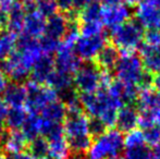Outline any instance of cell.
Listing matches in <instances>:
<instances>
[{
  "label": "cell",
  "instance_id": "obj_1",
  "mask_svg": "<svg viewBox=\"0 0 160 159\" xmlns=\"http://www.w3.org/2000/svg\"><path fill=\"white\" fill-rule=\"evenodd\" d=\"M80 104L91 118H97L107 127L116 125L119 109L123 102L108 87H101L95 93H80Z\"/></svg>",
  "mask_w": 160,
  "mask_h": 159
},
{
  "label": "cell",
  "instance_id": "obj_2",
  "mask_svg": "<svg viewBox=\"0 0 160 159\" xmlns=\"http://www.w3.org/2000/svg\"><path fill=\"white\" fill-rule=\"evenodd\" d=\"M64 137L71 154H87L93 137L89 134V119L82 111L68 113L63 121Z\"/></svg>",
  "mask_w": 160,
  "mask_h": 159
},
{
  "label": "cell",
  "instance_id": "obj_3",
  "mask_svg": "<svg viewBox=\"0 0 160 159\" xmlns=\"http://www.w3.org/2000/svg\"><path fill=\"white\" fill-rule=\"evenodd\" d=\"M117 81L138 88L152 85V77L145 71L141 57L134 52H122L114 67Z\"/></svg>",
  "mask_w": 160,
  "mask_h": 159
},
{
  "label": "cell",
  "instance_id": "obj_4",
  "mask_svg": "<svg viewBox=\"0 0 160 159\" xmlns=\"http://www.w3.org/2000/svg\"><path fill=\"white\" fill-rule=\"evenodd\" d=\"M124 149V136L118 129H109L96 138L87 152L88 159L119 158Z\"/></svg>",
  "mask_w": 160,
  "mask_h": 159
},
{
  "label": "cell",
  "instance_id": "obj_5",
  "mask_svg": "<svg viewBox=\"0 0 160 159\" xmlns=\"http://www.w3.org/2000/svg\"><path fill=\"white\" fill-rule=\"evenodd\" d=\"M144 28L136 20H128L125 23L112 28L110 33L112 45L122 52H133L143 45Z\"/></svg>",
  "mask_w": 160,
  "mask_h": 159
},
{
  "label": "cell",
  "instance_id": "obj_6",
  "mask_svg": "<svg viewBox=\"0 0 160 159\" xmlns=\"http://www.w3.org/2000/svg\"><path fill=\"white\" fill-rule=\"evenodd\" d=\"M26 96L25 109L28 113H37L39 115L40 111L50 102H56L59 99L58 93L55 89L50 88L49 86H45L42 84L30 81L26 85Z\"/></svg>",
  "mask_w": 160,
  "mask_h": 159
},
{
  "label": "cell",
  "instance_id": "obj_7",
  "mask_svg": "<svg viewBox=\"0 0 160 159\" xmlns=\"http://www.w3.org/2000/svg\"><path fill=\"white\" fill-rule=\"evenodd\" d=\"M101 70L95 63H86L74 73L73 85L80 93H95L101 87Z\"/></svg>",
  "mask_w": 160,
  "mask_h": 159
},
{
  "label": "cell",
  "instance_id": "obj_8",
  "mask_svg": "<svg viewBox=\"0 0 160 159\" xmlns=\"http://www.w3.org/2000/svg\"><path fill=\"white\" fill-rule=\"evenodd\" d=\"M107 45V37L103 33L91 36H83L80 35L76 42L74 49L81 60L92 61L96 59L101 49Z\"/></svg>",
  "mask_w": 160,
  "mask_h": 159
},
{
  "label": "cell",
  "instance_id": "obj_9",
  "mask_svg": "<svg viewBox=\"0 0 160 159\" xmlns=\"http://www.w3.org/2000/svg\"><path fill=\"white\" fill-rule=\"evenodd\" d=\"M55 67L57 70L68 74H74L82 66V60L75 52L74 47L65 45L60 42V45L56 51Z\"/></svg>",
  "mask_w": 160,
  "mask_h": 159
},
{
  "label": "cell",
  "instance_id": "obj_10",
  "mask_svg": "<svg viewBox=\"0 0 160 159\" xmlns=\"http://www.w3.org/2000/svg\"><path fill=\"white\" fill-rule=\"evenodd\" d=\"M135 20L146 30L160 28V9L154 2L141 0L135 8Z\"/></svg>",
  "mask_w": 160,
  "mask_h": 159
},
{
  "label": "cell",
  "instance_id": "obj_11",
  "mask_svg": "<svg viewBox=\"0 0 160 159\" xmlns=\"http://www.w3.org/2000/svg\"><path fill=\"white\" fill-rule=\"evenodd\" d=\"M17 52L30 70H32L34 64L44 56L39 40L31 38L25 35H21L18 40Z\"/></svg>",
  "mask_w": 160,
  "mask_h": 159
},
{
  "label": "cell",
  "instance_id": "obj_12",
  "mask_svg": "<svg viewBox=\"0 0 160 159\" xmlns=\"http://www.w3.org/2000/svg\"><path fill=\"white\" fill-rule=\"evenodd\" d=\"M131 17V9L128 4L122 2L112 6L102 7L101 12V23L108 28H114L125 23Z\"/></svg>",
  "mask_w": 160,
  "mask_h": 159
},
{
  "label": "cell",
  "instance_id": "obj_13",
  "mask_svg": "<svg viewBox=\"0 0 160 159\" xmlns=\"http://www.w3.org/2000/svg\"><path fill=\"white\" fill-rule=\"evenodd\" d=\"M0 69L7 75V77L17 83L25 81L31 74V70L24 64L17 50L6 60L0 61Z\"/></svg>",
  "mask_w": 160,
  "mask_h": 159
},
{
  "label": "cell",
  "instance_id": "obj_14",
  "mask_svg": "<svg viewBox=\"0 0 160 159\" xmlns=\"http://www.w3.org/2000/svg\"><path fill=\"white\" fill-rule=\"evenodd\" d=\"M25 20L22 31V35L31 38L39 39L44 35L46 27V17H44L37 10L25 12Z\"/></svg>",
  "mask_w": 160,
  "mask_h": 159
},
{
  "label": "cell",
  "instance_id": "obj_15",
  "mask_svg": "<svg viewBox=\"0 0 160 159\" xmlns=\"http://www.w3.org/2000/svg\"><path fill=\"white\" fill-rule=\"evenodd\" d=\"M68 28H69V20H68L67 15L55 13L46 20V27H45L44 35L49 38L61 42V39L67 34Z\"/></svg>",
  "mask_w": 160,
  "mask_h": 159
},
{
  "label": "cell",
  "instance_id": "obj_16",
  "mask_svg": "<svg viewBox=\"0 0 160 159\" xmlns=\"http://www.w3.org/2000/svg\"><path fill=\"white\" fill-rule=\"evenodd\" d=\"M139 57L145 71L150 74L160 73V45L152 46L144 44L139 47Z\"/></svg>",
  "mask_w": 160,
  "mask_h": 159
},
{
  "label": "cell",
  "instance_id": "obj_17",
  "mask_svg": "<svg viewBox=\"0 0 160 159\" xmlns=\"http://www.w3.org/2000/svg\"><path fill=\"white\" fill-rule=\"evenodd\" d=\"M136 102L141 112H155L160 109V93L152 86L139 88Z\"/></svg>",
  "mask_w": 160,
  "mask_h": 159
},
{
  "label": "cell",
  "instance_id": "obj_18",
  "mask_svg": "<svg viewBox=\"0 0 160 159\" xmlns=\"http://www.w3.org/2000/svg\"><path fill=\"white\" fill-rule=\"evenodd\" d=\"M138 117L139 113L137 109L132 105H125L122 106L118 111L116 120V127L120 132H128L136 129L138 125Z\"/></svg>",
  "mask_w": 160,
  "mask_h": 159
},
{
  "label": "cell",
  "instance_id": "obj_19",
  "mask_svg": "<svg viewBox=\"0 0 160 159\" xmlns=\"http://www.w3.org/2000/svg\"><path fill=\"white\" fill-rule=\"evenodd\" d=\"M28 141L20 130L6 133L0 142V147L9 155H14L24 152L28 148Z\"/></svg>",
  "mask_w": 160,
  "mask_h": 159
},
{
  "label": "cell",
  "instance_id": "obj_20",
  "mask_svg": "<svg viewBox=\"0 0 160 159\" xmlns=\"http://www.w3.org/2000/svg\"><path fill=\"white\" fill-rule=\"evenodd\" d=\"M55 69V60L49 55H44L33 66L30 74L31 79H32L31 81L37 83V84H46L49 75L52 73Z\"/></svg>",
  "mask_w": 160,
  "mask_h": 159
},
{
  "label": "cell",
  "instance_id": "obj_21",
  "mask_svg": "<svg viewBox=\"0 0 160 159\" xmlns=\"http://www.w3.org/2000/svg\"><path fill=\"white\" fill-rule=\"evenodd\" d=\"M3 102H6L7 106L10 108L13 107H23L26 102V86H24L21 83L12 82L11 84H8L4 89L3 94Z\"/></svg>",
  "mask_w": 160,
  "mask_h": 159
},
{
  "label": "cell",
  "instance_id": "obj_22",
  "mask_svg": "<svg viewBox=\"0 0 160 159\" xmlns=\"http://www.w3.org/2000/svg\"><path fill=\"white\" fill-rule=\"evenodd\" d=\"M25 10L23 4L19 1H14L9 7V22L8 27L9 32L13 34H22L24 26V20H25Z\"/></svg>",
  "mask_w": 160,
  "mask_h": 159
},
{
  "label": "cell",
  "instance_id": "obj_23",
  "mask_svg": "<svg viewBox=\"0 0 160 159\" xmlns=\"http://www.w3.org/2000/svg\"><path fill=\"white\" fill-rule=\"evenodd\" d=\"M46 85L50 87V88L55 89L58 93V95H59V94L63 93L68 89L73 88V77H72L71 74H68V73H64L62 71L55 69L52 71V73L49 75Z\"/></svg>",
  "mask_w": 160,
  "mask_h": 159
},
{
  "label": "cell",
  "instance_id": "obj_24",
  "mask_svg": "<svg viewBox=\"0 0 160 159\" xmlns=\"http://www.w3.org/2000/svg\"><path fill=\"white\" fill-rule=\"evenodd\" d=\"M120 57L119 50L113 45H106L96 57V64L106 71H110L116 67Z\"/></svg>",
  "mask_w": 160,
  "mask_h": 159
},
{
  "label": "cell",
  "instance_id": "obj_25",
  "mask_svg": "<svg viewBox=\"0 0 160 159\" xmlns=\"http://www.w3.org/2000/svg\"><path fill=\"white\" fill-rule=\"evenodd\" d=\"M40 117L46 120L55 121V122H63L67 118V107L60 99L56 102H50L47 105L42 111H40Z\"/></svg>",
  "mask_w": 160,
  "mask_h": 159
},
{
  "label": "cell",
  "instance_id": "obj_26",
  "mask_svg": "<svg viewBox=\"0 0 160 159\" xmlns=\"http://www.w3.org/2000/svg\"><path fill=\"white\" fill-rule=\"evenodd\" d=\"M40 127H42V117L37 113H28V117L21 127V132L28 142L40 136Z\"/></svg>",
  "mask_w": 160,
  "mask_h": 159
},
{
  "label": "cell",
  "instance_id": "obj_27",
  "mask_svg": "<svg viewBox=\"0 0 160 159\" xmlns=\"http://www.w3.org/2000/svg\"><path fill=\"white\" fill-rule=\"evenodd\" d=\"M40 136L46 138L48 142L57 138L63 137L64 130L63 124L61 122H55V121L46 120L42 118V127H40Z\"/></svg>",
  "mask_w": 160,
  "mask_h": 159
},
{
  "label": "cell",
  "instance_id": "obj_28",
  "mask_svg": "<svg viewBox=\"0 0 160 159\" xmlns=\"http://www.w3.org/2000/svg\"><path fill=\"white\" fill-rule=\"evenodd\" d=\"M28 117V111L23 107H13L8 110L6 117V125L11 130V131H15V130H20L23 127L24 122Z\"/></svg>",
  "mask_w": 160,
  "mask_h": 159
},
{
  "label": "cell",
  "instance_id": "obj_29",
  "mask_svg": "<svg viewBox=\"0 0 160 159\" xmlns=\"http://www.w3.org/2000/svg\"><path fill=\"white\" fill-rule=\"evenodd\" d=\"M17 35L11 32H3L0 34V61L9 58L17 50Z\"/></svg>",
  "mask_w": 160,
  "mask_h": 159
},
{
  "label": "cell",
  "instance_id": "obj_30",
  "mask_svg": "<svg viewBox=\"0 0 160 159\" xmlns=\"http://www.w3.org/2000/svg\"><path fill=\"white\" fill-rule=\"evenodd\" d=\"M28 154L33 159H44L49 155V143L42 136L34 138L28 145Z\"/></svg>",
  "mask_w": 160,
  "mask_h": 159
},
{
  "label": "cell",
  "instance_id": "obj_31",
  "mask_svg": "<svg viewBox=\"0 0 160 159\" xmlns=\"http://www.w3.org/2000/svg\"><path fill=\"white\" fill-rule=\"evenodd\" d=\"M101 12H102V7L99 2L94 0L89 4H87L85 8L81 10L78 14L81 22L86 23V22H101Z\"/></svg>",
  "mask_w": 160,
  "mask_h": 159
},
{
  "label": "cell",
  "instance_id": "obj_32",
  "mask_svg": "<svg viewBox=\"0 0 160 159\" xmlns=\"http://www.w3.org/2000/svg\"><path fill=\"white\" fill-rule=\"evenodd\" d=\"M49 143V154L61 159H68L70 156V149L65 137H60L50 141Z\"/></svg>",
  "mask_w": 160,
  "mask_h": 159
},
{
  "label": "cell",
  "instance_id": "obj_33",
  "mask_svg": "<svg viewBox=\"0 0 160 159\" xmlns=\"http://www.w3.org/2000/svg\"><path fill=\"white\" fill-rule=\"evenodd\" d=\"M146 145L144 133L142 130L134 129L132 131L128 132L124 136V148H134Z\"/></svg>",
  "mask_w": 160,
  "mask_h": 159
},
{
  "label": "cell",
  "instance_id": "obj_34",
  "mask_svg": "<svg viewBox=\"0 0 160 159\" xmlns=\"http://www.w3.org/2000/svg\"><path fill=\"white\" fill-rule=\"evenodd\" d=\"M152 151L147 146L134 147V148H125L123 154V159H152Z\"/></svg>",
  "mask_w": 160,
  "mask_h": 159
},
{
  "label": "cell",
  "instance_id": "obj_35",
  "mask_svg": "<svg viewBox=\"0 0 160 159\" xmlns=\"http://www.w3.org/2000/svg\"><path fill=\"white\" fill-rule=\"evenodd\" d=\"M34 1H35L36 10L46 19L57 13L58 7L56 0H34Z\"/></svg>",
  "mask_w": 160,
  "mask_h": 159
},
{
  "label": "cell",
  "instance_id": "obj_36",
  "mask_svg": "<svg viewBox=\"0 0 160 159\" xmlns=\"http://www.w3.org/2000/svg\"><path fill=\"white\" fill-rule=\"evenodd\" d=\"M145 137V143L147 146L156 147L160 145V127L157 125L148 127L146 130H142Z\"/></svg>",
  "mask_w": 160,
  "mask_h": 159
},
{
  "label": "cell",
  "instance_id": "obj_37",
  "mask_svg": "<svg viewBox=\"0 0 160 159\" xmlns=\"http://www.w3.org/2000/svg\"><path fill=\"white\" fill-rule=\"evenodd\" d=\"M81 35L83 36H91V35H97L103 33V25L100 21L98 22H86V23H81L78 26Z\"/></svg>",
  "mask_w": 160,
  "mask_h": 159
},
{
  "label": "cell",
  "instance_id": "obj_38",
  "mask_svg": "<svg viewBox=\"0 0 160 159\" xmlns=\"http://www.w3.org/2000/svg\"><path fill=\"white\" fill-rule=\"evenodd\" d=\"M38 40H39L40 47H42L44 55L50 56L51 53L56 52L57 49H58V47H59V45H60V42L55 40L52 38H49V37L45 36V35H42V36L40 37Z\"/></svg>",
  "mask_w": 160,
  "mask_h": 159
},
{
  "label": "cell",
  "instance_id": "obj_39",
  "mask_svg": "<svg viewBox=\"0 0 160 159\" xmlns=\"http://www.w3.org/2000/svg\"><path fill=\"white\" fill-rule=\"evenodd\" d=\"M107 131V127L103 124L99 119L97 118H91L89 119V134L92 137L97 138Z\"/></svg>",
  "mask_w": 160,
  "mask_h": 159
},
{
  "label": "cell",
  "instance_id": "obj_40",
  "mask_svg": "<svg viewBox=\"0 0 160 159\" xmlns=\"http://www.w3.org/2000/svg\"><path fill=\"white\" fill-rule=\"evenodd\" d=\"M155 124L154 112H141L138 117V127L141 130H146Z\"/></svg>",
  "mask_w": 160,
  "mask_h": 159
},
{
  "label": "cell",
  "instance_id": "obj_41",
  "mask_svg": "<svg viewBox=\"0 0 160 159\" xmlns=\"http://www.w3.org/2000/svg\"><path fill=\"white\" fill-rule=\"evenodd\" d=\"M145 44L152 45V46H159L160 45V28L154 30H147L145 36H144Z\"/></svg>",
  "mask_w": 160,
  "mask_h": 159
},
{
  "label": "cell",
  "instance_id": "obj_42",
  "mask_svg": "<svg viewBox=\"0 0 160 159\" xmlns=\"http://www.w3.org/2000/svg\"><path fill=\"white\" fill-rule=\"evenodd\" d=\"M9 22V8L0 4V32L8 27Z\"/></svg>",
  "mask_w": 160,
  "mask_h": 159
},
{
  "label": "cell",
  "instance_id": "obj_43",
  "mask_svg": "<svg viewBox=\"0 0 160 159\" xmlns=\"http://www.w3.org/2000/svg\"><path fill=\"white\" fill-rule=\"evenodd\" d=\"M56 3H57L58 9L64 13L71 12L74 9L73 0H56Z\"/></svg>",
  "mask_w": 160,
  "mask_h": 159
},
{
  "label": "cell",
  "instance_id": "obj_44",
  "mask_svg": "<svg viewBox=\"0 0 160 159\" xmlns=\"http://www.w3.org/2000/svg\"><path fill=\"white\" fill-rule=\"evenodd\" d=\"M7 85H8V77H7V75L4 74L1 69H0V95L3 94Z\"/></svg>",
  "mask_w": 160,
  "mask_h": 159
},
{
  "label": "cell",
  "instance_id": "obj_45",
  "mask_svg": "<svg viewBox=\"0 0 160 159\" xmlns=\"http://www.w3.org/2000/svg\"><path fill=\"white\" fill-rule=\"evenodd\" d=\"M8 106L6 105V102H3L2 99H0V121L3 122L6 120L7 113H8Z\"/></svg>",
  "mask_w": 160,
  "mask_h": 159
},
{
  "label": "cell",
  "instance_id": "obj_46",
  "mask_svg": "<svg viewBox=\"0 0 160 159\" xmlns=\"http://www.w3.org/2000/svg\"><path fill=\"white\" fill-rule=\"evenodd\" d=\"M93 1L94 0H73L74 9H76V10H82L83 8H85L87 4H89Z\"/></svg>",
  "mask_w": 160,
  "mask_h": 159
},
{
  "label": "cell",
  "instance_id": "obj_47",
  "mask_svg": "<svg viewBox=\"0 0 160 159\" xmlns=\"http://www.w3.org/2000/svg\"><path fill=\"white\" fill-rule=\"evenodd\" d=\"M11 157H8V159H33L31 155L25 152H22L19 154H14V155H10Z\"/></svg>",
  "mask_w": 160,
  "mask_h": 159
},
{
  "label": "cell",
  "instance_id": "obj_48",
  "mask_svg": "<svg viewBox=\"0 0 160 159\" xmlns=\"http://www.w3.org/2000/svg\"><path fill=\"white\" fill-rule=\"evenodd\" d=\"M95 1L99 2L101 6L106 7V6H112V4H117L122 2V0H95Z\"/></svg>",
  "mask_w": 160,
  "mask_h": 159
},
{
  "label": "cell",
  "instance_id": "obj_49",
  "mask_svg": "<svg viewBox=\"0 0 160 159\" xmlns=\"http://www.w3.org/2000/svg\"><path fill=\"white\" fill-rule=\"evenodd\" d=\"M154 118H155V124L160 127V109H158V110L154 112Z\"/></svg>",
  "mask_w": 160,
  "mask_h": 159
},
{
  "label": "cell",
  "instance_id": "obj_50",
  "mask_svg": "<svg viewBox=\"0 0 160 159\" xmlns=\"http://www.w3.org/2000/svg\"><path fill=\"white\" fill-rule=\"evenodd\" d=\"M4 134H6V131H4L3 122H1V121H0V142H1V140L3 138Z\"/></svg>",
  "mask_w": 160,
  "mask_h": 159
},
{
  "label": "cell",
  "instance_id": "obj_51",
  "mask_svg": "<svg viewBox=\"0 0 160 159\" xmlns=\"http://www.w3.org/2000/svg\"><path fill=\"white\" fill-rule=\"evenodd\" d=\"M15 0H0V4H2V6H6V7H10L11 4L14 2Z\"/></svg>",
  "mask_w": 160,
  "mask_h": 159
},
{
  "label": "cell",
  "instance_id": "obj_52",
  "mask_svg": "<svg viewBox=\"0 0 160 159\" xmlns=\"http://www.w3.org/2000/svg\"><path fill=\"white\" fill-rule=\"evenodd\" d=\"M122 1H124V3L130 7V6H135V4H137L141 0H122Z\"/></svg>",
  "mask_w": 160,
  "mask_h": 159
},
{
  "label": "cell",
  "instance_id": "obj_53",
  "mask_svg": "<svg viewBox=\"0 0 160 159\" xmlns=\"http://www.w3.org/2000/svg\"><path fill=\"white\" fill-rule=\"evenodd\" d=\"M148 1H152V2H154L155 4H156L157 7L160 9V0H148Z\"/></svg>",
  "mask_w": 160,
  "mask_h": 159
},
{
  "label": "cell",
  "instance_id": "obj_54",
  "mask_svg": "<svg viewBox=\"0 0 160 159\" xmlns=\"http://www.w3.org/2000/svg\"><path fill=\"white\" fill-rule=\"evenodd\" d=\"M44 159H61V158H59V157H56V156H53V155H50V154H49V155L47 156L46 158H44Z\"/></svg>",
  "mask_w": 160,
  "mask_h": 159
},
{
  "label": "cell",
  "instance_id": "obj_55",
  "mask_svg": "<svg viewBox=\"0 0 160 159\" xmlns=\"http://www.w3.org/2000/svg\"><path fill=\"white\" fill-rule=\"evenodd\" d=\"M0 159H8V156L2 153V152H0Z\"/></svg>",
  "mask_w": 160,
  "mask_h": 159
},
{
  "label": "cell",
  "instance_id": "obj_56",
  "mask_svg": "<svg viewBox=\"0 0 160 159\" xmlns=\"http://www.w3.org/2000/svg\"><path fill=\"white\" fill-rule=\"evenodd\" d=\"M112 159H119V158H112Z\"/></svg>",
  "mask_w": 160,
  "mask_h": 159
}]
</instances>
